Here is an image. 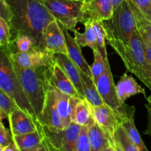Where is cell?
Segmentation results:
<instances>
[{"instance_id":"603a6c76","label":"cell","mask_w":151,"mask_h":151,"mask_svg":"<svg viewBox=\"0 0 151 151\" xmlns=\"http://www.w3.org/2000/svg\"><path fill=\"white\" fill-rule=\"evenodd\" d=\"M85 27V31L81 33L78 30L75 29L73 33L75 34V39L81 47H88L91 48L93 51L97 50V38L96 33L93 27L92 21L91 19H87L84 21L83 23Z\"/></svg>"},{"instance_id":"1f68e13d","label":"cell","mask_w":151,"mask_h":151,"mask_svg":"<svg viewBox=\"0 0 151 151\" xmlns=\"http://www.w3.org/2000/svg\"><path fill=\"white\" fill-rule=\"evenodd\" d=\"M93 52H94V62L91 66V73H92V78L95 81L105 72L106 69V63L109 60L106 62L105 61L98 49L93 51Z\"/></svg>"},{"instance_id":"ba28073f","label":"cell","mask_w":151,"mask_h":151,"mask_svg":"<svg viewBox=\"0 0 151 151\" xmlns=\"http://www.w3.org/2000/svg\"><path fill=\"white\" fill-rule=\"evenodd\" d=\"M42 144L47 151H72L81 132V126L72 122L68 128L52 130L35 123Z\"/></svg>"},{"instance_id":"cb8c5ba5","label":"cell","mask_w":151,"mask_h":151,"mask_svg":"<svg viewBox=\"0 0 151 151\" xmlns=\"http://www.w3.org/2000/svg\"><path fill=\"white\" fill-rule=\"evenodd\" d=\"M13 141L22 151H29L42 144V139L38 131L22 135L13 136Z\"/></svg>"},{"instance_id":"4dcf8cb0","label":"cell","mask_w":151,"mask_h":151,"mask_svg":"<svg viewBox=\"0 0 151 151\" xmlns=\"http://www.w3.org/2000/svg\"><path fill=\"white\" fill-rule=\"evenodd\" d=\"M14 44L17 52H27L33 49H38L36 41L32 36L25 34L18 35Z\"/></svg>"},{"instance_id":"484cf974","label":"cell","mask_w":151,"mask_h":151,"mask_svg":"<svg viewBox=\"0 0 151 151\" xmlns=\"http://www.w3.org/2000/svg\"><path fill=\"white\" fill-rule=\"evenodd\" d=\"M120 125L125 128L131 139L136 145V146L138 147L139 150L148 151L147 147L145 145L144 142H143L141 136H140L138 130L136 128V125L134 124V116L124 119L123 121L121 122Z\"/></svg>"},{"instance_id":"d6a6232c","label":"cell","mask_w":151,"mask_h":151,"mask_svg":"<svg viewBox=\"0 0 151 151\" xmlns=\"http://www.w3.org/2000/svg\"><path fill=\"white\" fill-rule=\"evenodd\" d=\"M88 126L81 127V132L78 136L75 147L72 151H91L88 136Z\"/></svg>"},{"instance_id":"4fadbf2b","label":"cell","mask_w":151,"mask_h":151,"mask_svg":"<svg viewBox=\"0 0 151 151\" xmlns=\"http://www.w3.org/2000/svg\"><path fill=\"white\" fill-rule=\"evenodd\" d=\"M84 10L85 21L106 20L113 14V0H84Z\"/></svg>"},{"instance_id":"7a4b0ae2","label":"cell","mask_w":151,"mask_h":151,"mask_svg":"<svg viewBox=\"0 0 151 151\" xmlns=\"http://www.w3.org/2000/svg\"><path fill=\"white\" fill-rule=\"evenodd\" d=\"M11 62L35 112L37 121H38L42 115L47 94L51 86L53 66H44L35 69H25L19 66L12 60Z\"/></svg>"},{"instance_id":"5bb4252c","label":"cell","mask_w":151,"mask_h":151,"mask_svg":"<svg viewBox=\"0 0 151 151\" xmlns=\"http://www.w3.org/2000/svg\"><path fill=\"white\" fill-rule=\"evenodd\" d=\"M53 57H54L55 63L61 67L63 72L69 77L82 99H85L82 84V78H81V71L80 70L79 68L71 60L70 58L67 55L63 54V53H56V54H53Z\"/></svg>"},{"instance_id":"52a82bcc","label":"cell","mask_w":151,"mask_h":151,"mask_svg":"<svg viewBox=\"0 0 151 151\" xmlns=\"http://www.w3.org/2000/svg\"><path fill=\"white\" fill-rule=\"evenodd\" d=\"M94 82L104 103L115 112L120 121V123L124 119L134 116L136 111L135 107L128 106L125 103H122L118 97L116 85L114 81L113 75L109 61L106 63L105 72Z\"/></svg>"},{"instance_id":"8d00e7d4","label":"cell","mask_w":151,"mask_h":151,"mask_svg":"<svg viewBox=\"0 0 151 151\" xmlns=\"http://www.w3.org/2000/svg\"><path fill=\"white\" fill-rule=\"evenodd\" d=\"M139 36H140V38H141L142 44V47L143 48H144L146 56H147L149 62L151 63V44L148 42V41H147V40L146 39L144 36L140 35Z\"/></svg>"},{"instance_id":"7402d4cb","label":"cell","mask_w":151,"mask_h":151,"mask_svg":"<svg viewBox=\"0 0 151 151\" xmlns=\"http://www.w3.org/2000/svg\"><path fill=\"white\" fill-rule=\"evenodd\" d=\"M81 78L85 99L92 106H99L104 104L103 99L97 90L95 82L91 77L81 71Z\"/></svg>"},{"instance_id":"ab89813d","label":"cell","mask_w":151,"mask_h":151,"mask_svg":"<svg viewBox=\"0 0 151 151\" xmlns=\"http://www.w3.org/2000/svg\"><path fill=\"white\" fill-rule=\"evenodd\" d=\"M29 151H47L46 147H44V145L43 144H41V145L38 146V147H35V148L32 149V150H29Z\"/></svg>"},{"instance_id":"7c38bea8","label":"cell","mask_w":151,"mask_h":151,"mask_svg":"<svg viewBox=\"0 0 151 151\" xmlns=\"http://www.w3.org/2000/svg\"><path fill=\"white\" fill-rule=\"evenodd\" d=\"M35 122L50 129H63V122L58 109L55 91L52 84L47 94L45 106L41 119Z\"/></svg>"},{"instance_id":"277c9868","label":"cell","mask_w":151,"mask_h":151,"mask_svg":"<svg viewBox=\"0 0 151 151\" xmlns=\"http://www.w3.org/2000/svg\"><path fill=\"white\" fill-rule=\"evenodd\" d=\"M102 22L108 44L119 42L128 44L132 35L137 31L135 16L128 0H125L114 10L110 19Z\"/></svg>"},{"instance_id":"2e32d148","label":"cell","mask_w":151,"mask_h":151,"mask_svg":"<svg viewBox=\"0 0 151 151\" xmlns=\"http://www.w3.org/2000/svg\"><path fill=\"white\" fill-rule=\"evenodd\" d=\"M61 28L63 29L66 46H67L68 56L76 64V66L79 68L80 70L92 78L91 66L88 65V63L84 58L82 52H81V46L75 41V38H72L71 36L69 29L63 27H61Z\"/></svg>"},{"instance_id":"e575fe53","label":"cell","mask_w":151,"mask_h":151,"mask_svg":"<svg viewBox=\"0 0 151 151\" xmlns=\"http://www.w3.org/2000/svg\"><path fill=\"white\" fill-rule=\"evenodd\" d=\"M147 103L145 104L146 109L147 111V128L144 131V134L151 137V95L146 97Z\"/></svg>"},{"instance_id":"4316f807","label":"cell","mask_w":151,"mask_h":151,"mask_svg":"<svg viewBox=\"0 0 151 151\" xmlns=\"http://www.w3.org/2000/svg\"><path fill=\"white\" fill-rule=\"evenodd\" d=\"M0 47L2 50H10L14 52L15 44L8 22L0 17Z\"/></svg>"},{"instance_id":"ac0fdd59","label":"cell","mask_w":151,"mask_h":151,"mask_svg":"<svg viewBox=\"0 0 151 151\" xmlns=\"http://www.w3.org/2000/svg\"><path fill=\"white\" fill-rule=\"evenodd\" d=\"M116 93L121 102L125 100L136 94H142L146 97L145 90L141 86L131 75L124 73L116 85Z\"/></svg>"},{"instance_id":"8992f818","label":"cell","mask_w":151,"mask_h":151,"mask_svg":"<svg viewBox=\"0 0 151 151\" xmlns=\"http://www.w3.org/2000/svg\"><path fill=\"white\" fill-rule=\"evenodd\" d=\"M61 27L73 32L85 21L84 0H41Z\"/></svg>"},{"instance_id":"f35d334b","label":"cell","mask_w":151,"mask_h":151,"mask_svg":"<svg viewBox=\"0 0 151 151\" xmlns=\"http://www.w3.org/2000/svg\"><path fill=\"white\" fill-rule=\"evenodd\" d=\"M144 15L146 19L151 22V4L147 8V10L145 11V13H144Z\"/></svg>"},{"instance_id":"74e56055","label":"cell","mask_w":151,"mask_h":151,"mask_svg":"<svg viewBox=\"0 0 151 151\" xmlns=\"http://www.w3.org/2000/svg\"><path fill=\"white\" fill-rule=\"evenodd\" d=\"M1 151H22V150L17 147L16 143L13 142L11 143V144L8 145L7 146H6V147L1 148Z\"/></svg>"},{"instance_id":"7bdbcfd3","label":"cell","mask_w":151,"mask_h":151,"mask_svg":"<svg viewBox=\"0 0 151 151\" xmlns=\"http://www.w3.org/2000/svg\"><path fill=\"white\" fill-rule=\"evenodd\" d=\"M103 151H115L114 147L113 145H111V146H110L109 147H108V148L105 149V150H103Z\"/></svg>"},{"instance_id":"ffe728a7","label":"cell","mask_w":151,"mask_h":151,"mask_svg":"<svg viewBox=\"0 0 151 151\" xmlns=\"http://www.w3.org/2000/svg\"><path fill=\"white\" fill-rule=\"evenodd\" d=\"M88 136L91 151H103L110 146H114L109 136L95 121L88 126Z\"/></svg>"},{"instance_id":"30bf717a","label":"cell","mask_w":151,"mask_h":151,"mask_svg":"<svg viewBox=\"0 0 151 151\" xmlns=\"http://www.w3.org/2000/svg\"><path fill=\"white\" fill-rule=\"evenodd\" d=\"M91 106L93 119L106 133L112 142L115 145V131L120 125V121L118 116L115 112L105 103L96 107Z\"/></svg>"},{"instance_id":"44dd1931","label":"cell","mask_w":151,"mask_h":151,"mask_svg":"<svg viewBox=\"0 0 151 151\" xmlns=\"http://www.w3.org/2000/svg\"><path fill=\"white\" fill-rule=\"evenodd\" d=\"M72 122L81 127L88 126L94 122L91 106L86 99H81L77 104L72 116Z\"/></svg>"},{"instance_id":"8fae6325","label":"cell","mask_w":151,"mask_h":151,"mask_svg":"<svg viewBox=\"0 0 151 151\" xmlns=\"http://www.w3.org/2000/svg\"><path fill=\"white\" fill-rule=\"evenodd\" d=\"M45 50L51 54L63 53L68 55V50L63 29L57 20L50 22L44 33Z\"/></svg>"},{"instance_id":"d590c367","label":"cell","mask_w":151,"mask_h":151,"mask_svg":"<svg viewBox=\"0 0 151 151\" xmlns=\"http://www.w3.org/2000/svg\"><path fill=\"white\" fill-rule=\"evenodd\" d=\"M143 13H145L146 10L151 4V0H131Z\"/></svg>"},{"instance_id":"5b68a950","label":"cell","mask_w":151,"mask_h":151,"mask_svg":"<svg viewBox=\"0 0 151 151\" xmlns=\"http://www.w3.org/2000/svg\"><path fill=\"white\" fill-rule=\"evenodd\" d=\"M0 90L14 100L18 107L37 121L36 116L25 94L7 52L0 51Z\"/></svg>"},{"instance_id":"3957f363","label":"cell","mask_w":151,"mask_h":151,"mask_svg":"<svg viewBox=\"0 0 151 151\" xmlns=\"http://www.w3.org/2000/svg\"><path fill=\"white\" fill-rule=\"evenodd\" d=\"M109 44L121 58L127 71L136 75L151 91V63L145 52L138 31L134 32L128 44L119 42Z\"/></svg>"},{"instance_id":"60d3db41","label":"cell","mask_w":151,"mask_h":151,"mask_svg":"<svg viewBox=\"0 0 151 151\" xmlns=\"http://www.w3.org/2000/svg\"><path fill=\"white\" fill-rule=\"evenodd\" d=\"M125 0H113V7H114V10L116 9L121 3H122Z\"/></svg>"},{"instance_id":"f1b7e54d","label":"cell","mask_w":151,"mask_h":151,"mask_svg":"<svg viewBox=\"0 0 151 151\" xmlns=\"http://www.w3.org/2000/svg\"><path fill=\"white\" fill-rule=\"evenodd\" d=\"M114 140L122 147L124 151H139L128 136L125 128L119 125L114 134Z\"/></svg>"},{"instance_id":"836d02e7","label":"cell","mask_w":151,"mask_h":151,"mask_svg":"<svg viewBox=\"0 0 151 151\" xmlns=\"http://www.w3.org/2000/svg\"><path fill=\"white\" fill-rule=\"evenodd\" d=\"M14 142L11 131L4 127L2 121L0 122V149Z\"/></svg>"},{"instance_id":"9a60e30c","label":"cell","mask_w":151,"mask_h":151,"mask_svg":"<svg viewBox=\"0 0 151 151\" xmlns=\"http://www.w3.org/2000/svg\"><path fill=\"white\" fill-rule=\"evenodd\" d=\"M10 130L13 136L29 134L37 131L34 119L20 109H15L8 117Z\"/></svg>"},{"instance_id":"f546056e","label":"cell","mask_w":151,"mask_h":151,"mask_svg":"<svg viewBox=\"0 0 151 151\" xmlns=\"http://www.w3.org/2000/svg\"><path fill=\"white\" fill-rule=\"evenodd\" d=\"M19 109L13 99L6 93L0 90V119H8L10 114L15 109Z\"/></svg>"},{"instance_id":"e0dca14e","label":"cell","mask_w":151,"mask_h":151,"mask_svg":"<svg viewBox=\"0 0 151 151\" xmlns=\"http://www.w3.org/2000/svg\"><path fill=\"white\" fill-rule=\"evenodd\" d=\"M54 87V86H53ZM57 99V106L59 114L63 122V128H66L72 123V116L75 107L81 98L71 97L55 88Z\"/></svg>"},{"instance_id":"6da1fadb","label":"cell","mask_w":151,"mask_h":151,"mask_svg":"<svg viewBox=\"0 0 151 151\" xmlns=\"http://www.w3.org/2000/svg\"><path fill=\"white\" fill-rule=\"evenodd\" d=\"M1 14L8 22L13 43L21 34L32 36L38 50H45L44 33L46 27L55 20L41 0H0Z\"/></svg>"},{"instance_id":"b9f144b4","label":"cell","mask_w":151,"mask_h":151,"mask_svg":"<svg viewBox=\"0 0 151 151\" xmlns=\"http://www.w3.org/2000/svg\"><path fill=\"white\" fill-rule=\"evenodd\" d=\"M114 147L115 151H124L123 149L122 148V147H121V146L119 145L117 142H115V145Z\"/></svg>"},{"instance_id":"83f0119b","label":"cell","mask_w":151,"mask_h":151,"mask_svg":"<svg viewBox=\"0 0 151 151\" xmlns=\"http://www.w3.org/2000/svg\"><path fill=\"white\" fill-rule=\"evenodd\" d=\"M92 21L93 27L96 33V38H97V47L98 50L100 51V54L103 56L105 61H108L107 55V49H106V35L104 27H103V22L100 20H91Z\"/></svg>"},{"instance_id":"9c48e42d","label":"cell","mask_w":151,"mask_h":151,"mask_svg":"<svg viewBox=\"0 0 151 151\" xmlns=\"http://www.w3.org/2000/svg\"><path fill=\"white\" fill-rule=\"evenodd\" d=\"M5 51V50H4ZM10 59L19 66L25 69H35L40 66H53L55 63L53 55L46 50L33 49L27 52H12L5 51Z\"/></svg>"},{"instance_id":"d6986e66","label":"cell","mask_w":151,"mask_h":151,"mask_svg":"<svg viewBox=\"0 0 151 151\" xmlns=\"http://www.w3.org/2000/svg\"><path fill=\"white\" fill-rule=\"evenodd\" d=\"M51 84L64 94L71 97L82 99L81 96L77 91L75 86L70 81L69 77L66 75L63 69L58 63H55L52 67V74L51 77Z\"/></svg>"},{"instance_id":"d4e9b609","label":"cell","mask_w":151,"mask_h":151,"mask_svg":"<svg viewBox=\"0 0 151 151\" xmlns=\"http://www.w3.org/2000/svg\"><path fill=\"white\" fill-rule=\"evenodd\" d=\"M128 1L134 13L136 22H137V31L139 34L144 36L151 44V22L146 19L144 13L131 0H128Z\"/></svg>"}]
</instances>
